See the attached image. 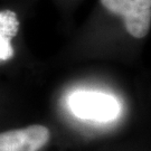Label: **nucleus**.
I'll return each instance as SVG.
<instances>
[{"instance_id": "1", "label": "nucleus", "mask_w": 151, "mask_h": 151, "mask_svg": "<svg viewBox=\"0 0 151 151\" xmlns=\"http://www.w3.org/2000/svg\"><path fill=\"white\" fill-rule=\"evenodd\" d=\"M67 105L76 118L97 123L115 120L121 113V104L111 94L100 91L80 90L70 94Z\"/></svg>"}, {"instance_id": "2", "label": "nucleus", "mask_w": 151, "mask_h": 151, "mask_svg": "<svg viewBox=\"0 0 151 151\" xmlns=\"http://www.w3.org/2000/svg\"><path fill=\"white\" fill-rule=\"evenodd\" d=\"M110 12L123 18L127 32L132 37L143 38L150 30L151 0H100Z\"/></svg>"}, {"instance_id": "3", "label": "nucleus", "mask_w": 151, "mask_h": 151, "mask_svg": "<svg viewBox=\"0 0 151 151\" xmlns=\"http://www.w3.org/2000/svg\"><path fill=\"white\" fill-rule=\"evenodd\" d=\"M49 139V129L40 124L9 130L0 133V151H39Z\"/></svg>"}, {"instance_id": "4", "label": "nucleus", "mask_w": 151, "mask_h": 151, "mask_svg": "<svg viewBox=\"0 0 151 151\" xmlns=\"http://www.w3.org/2000/svg\"><path fill=\"white\" fill-rule=\"evenodd\" d=\"M19 29L17 15L11 10L0 11V60H10L14 55L11 39Z\"/></svg>"}]
</instances>
